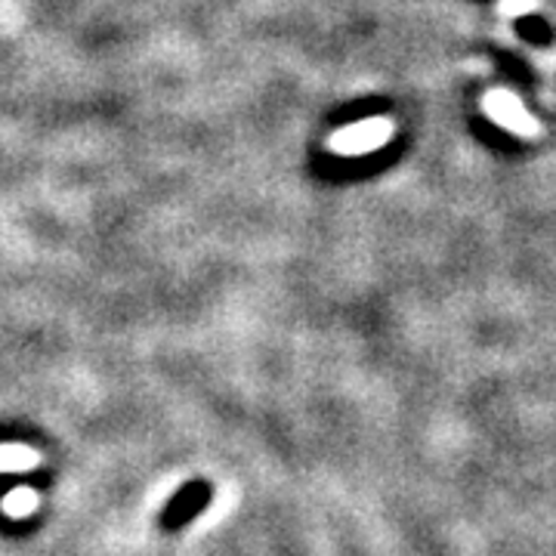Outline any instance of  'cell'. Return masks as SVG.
<instances>
[{
    "mask_svg": "<svg viewBox=\"0 0 556 556\" xmlns=\"http://www.w3.org/2000/svg\"><path fill=\"white\" fill-rule=\"evenodd\" d=\"M211 501H214V485L207 479H189L164 504L159 526L164 532H179V529L192 526L211 507Z\"/></svg>",
    "mask_w": 556,
    "mask_h": 556,
    "instance_id": "cell-1",
    "label": "cell"
},
{
    "mask_svg": "<svg viewBox=\"0 0 556 556\" xmlns=\"http://www.w3.org/2000/svg\"><path fill=\"white\" fill-rule=\"evenodd\" d=\"M390 124L387 121H368V124H362V127H350V130H343L338 137L331 139V146L338 149V152H346V155H356V152H368V149H375L380 142H387L390 139Z\"/></svg>",
    "mask_w": 556,
    "mask_h": 556,
    "instance_id": "cell-2",
    "label": "cell"
},
{
    "mask_svg": "<svg viewBox=\"0 0 556 556\" xmlns=\"http://www.w3.org/2000/svg\"><path fill=\"white\" fill-rule=\"evenodd\" d=\"M489 109H492V115H495L501 124H507V127H514V130H522V134H529V130H535V124L532 121H526L519 112L517 100H510V97H504V93H495L492 100H489Z\"/></svg>",
    "mask_w": 556,
    "mask_h": 556,
    "instance_id": "cell-3",
    "label": "cell"
}]
</instances>
